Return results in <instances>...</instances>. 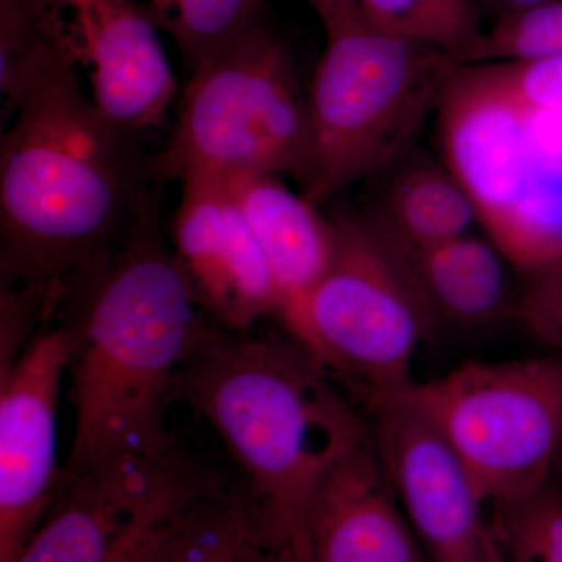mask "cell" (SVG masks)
<instances>
[{
	"instance_id": "1",
	"label": "cell",
	"mask_w": 562,
	"mask_h": 562,
	"mask_svg": "<svg viewBox=\"0 0 562 562\" xmlns=\"http://www.w3.org/2000/svg\"><path fill=\"white\" fill-rule=\"evenodd\" d=\"M162 192L165 183L155 181L105 265L66 294L76 301L69 316L76 427L61 484L105 458L179 450L166 408L181 366L210 327L162 236Z\"/></svg>"
},
{
	"instance_id": "2",
	"label": "cell",
	"mask_w": 562,
	"mask_h": 562,
	"mask_svg": "<svg viewBox=\"0 0 562 562\" xmlns=\"http://www.w3.org/2000/svg\"><path fill=\"white\" fill-rule=\"evenodd\" d=\"M155 181L138 136L102 114L77 69L41 85L0 138L2 288L60 308L117 249Z\"/></svg>"
},
{
	"instance_id": "3",
	"label": "cell",
	"mask_w": 562,
	"mask_h": 562,
	"mask_svg": "<svg viewBox=\"0 0 562 562\" xmlns=\"http://www.w3.org/2000/svg\"><path fill=\"white\" fill-rule=\"evenodd\" d=\"M297 339L209 328L181 366L173 398L220 436L241 472V495L266 542L312 562L308 516L325 476L369 432Z\"/></svg>"
},
{
	"instance_id": "4",
	"label": "cell",
	"mask_w": 562,
	"mask_h": 562,
	"mask_svg": "<svg viewBox=\"0 0 562 562\" xmlns=\"http://www.w3.org/2000/svg\"><path fill=\"white\" fill-rule=\"evenodd\" d=\"M436 124L443 165L513 268L562 260V102L528 95L506 61L457 63Z\"/></svg>"
},
{
	"instance_id": "5",
	"label": "cell",
	"mask_w": 562,
	"mask_h": 562,
	"mask_svg": "<svg viewBox=\"0 0 562 562\" xmlns=\"http://www.w3.org/2000/svg\"><path fill=\"white\" fill-rule=\"evenodd\" d=\"M306 91V149L299 192L316 206L413 149L438 110L452 55L376 31L364 16L338 22Z\"/></svg>"
},
{
	"instance_id": "6",
	"label": "cell",
	"mask_w": 562,
	"mask_h": 562,
	"mask_svg": "<svg viewBox=\"0 0 562 562\" xmlns=\"http://www.w3.org/2000/svg\"><path fill=\"white\" fill-rule=\"evenodd\" d=\"M306 92L284 41L262 24L203 58L181 98L168 143L150 155L161 183L301 172Z\"/></svg>"
},
{
	"instance_id": "7",
	"label": "cell",
	"mask_w": 562,
	"mask_h": 562,
	"mask_svg": "<svg viewBox=\"0 0 562 562\" xmlns=\"http://www.w3.org/2000/svg\"><path fill=\"white\" fill-rule=\"evenodd\" d=\"M335 250L290 335L368 398L414 383V357L436 325L405 262L358 211L338 210Z\"/></svg>"
},
{
	"instance_id": "8",
	"label": "cell",
	"mask_w": 562,
	"mask_h": 562,
	"mask_svg": "<svg viewBox=\"0 0 562 562\" xmlns=\"http://www.w3.org/2000/svg\"><path fill=\"white\" fill-rule=\"evenodd\" d=\"M412 394L464 462L487 505L552 484L562 449V358L469 361Z\"/></svg>"
},
{
	"instance_id": "9",
	"label": "cell",
	"mask_w": 562,
	"mask_h": 562,
	"mask_svg": "<svg viewBox=\"0 0 562 562\" xmlns=\"http://www.w3.org/2000/svg\"><path fill=\"white\" fill-rule=\"evenodd\" d=\"M214 483L180 450L105 458L61 484L16 562H135L151 536Z\"/></svg>"
},
{
	"instance_id": "10",
	"label": "cell",
	"mask_w": 562,
	"mask_h": 562,
	"mask_svg": "<svg viewBox=\"0 0 562 562\" xmlns=\"http://www.w3.org/2000/svg\"><path fill=\"white\" fill-rule=\"evenodd\" d=\"M368 403L373 446L428 562H505L491 506L412 384Z\"/></svg>"
},
{
	"instance_id": "11",
	"label": "cell",
	"mask_w": 562,
	"mask_h": 562,
	"mask_svg": "<svg viewBox=\"0 0 562 562\" xmlns=\"http://www.w3.org/2000/svg\"><path fill=\"white\" fill-rule=\"evenodd\" d=\"M69 319L32 336L0 376V562H16L61 484L57 409L72 360Z\"/></svg>"
},
{
	"instance_id": "12",
	"label": "cell",
	"mask_w": 562,
	"mask_h": 562,
	"mask_svg": "<svg viewBox=\"0 0 562 562\" xmlns=\"http://www.w3.org/2000/svg\"><path fill=\"white\" fill-rule=\"evenodd\" d=\"M172 249L202 312L225 330L244 331L261 317L279 316L271 268L225 181H181Z\"/></svg>"
},
{
	"instance_id": "13",
	"label": "cell",
	"mask_w": 562,
	"mask_h": 562,
	"mask_svg": "<svg viewBox=\"0 0 562 562\" xmlns=\"http://www.w3.org/2000/svg\"><path fill=\"white\" fill-rule=\"evenodd\" d=\"M90 68L91 99L122 131L157 127L176 95V77L157 25L135 0H54Z\"/></svg>"
},
{
	"instance_id": "14",
	"label": "cell",
	"mask_w": 562,
	"mask_h": 562,
	"mask_svg": "<svg viewBox=\"0 0 562 562\" xmlns=\"http://www.w3.org/2000/svg\"><path fill=\"white\" fill-rule=\"evenodd\" d=\"M312 562H428L371 430L325 476L308 516Z\"/></svg>"
},
{
	"instance_id": "15",
	"label": "cell",
	"mask_w": 562,
	"mask_h": 562,
	"mask_svg": "<svg viewBox=\"0 0 562 562\" xmlns=\"http://www.w3.org/2000/svg\"><path fill=\"white\" fill-rule=\"evenodd\" d=\"M225 184L269 262L279 317L291 333L306 295L330 265L335 225L276 173H244Z\"/></svg>"
},
{
	"instance_id": "16",
	"label": "cell",
	"mask_w": 562,
	"mask_h": 562,
	"mask_svg": "<svg viewBox=\"0 0 562 562\" xmlns=\"http://www.w3.org/2000/svg\"><path fill=\"white\" fill-rule=\"evenodd\" d=\"M394 249L436 325L473 330L516 317L520 290L513 284V265L490 236L471 232L419 249Z\"/></svg>"
},
{
	"instance_id": "17",
	"label": "cell",
	"mask_w": 562,
	"mask_h": 562,
	"mask_svg": "<svg viewBox=\"0 0 562 562\" xmlns=\"http://www.w3.org/2000/svg\"><path fill=\"white\" fill-rule=\"evenodd\" d=\"M372 179L376 184L362 216L397 249L460 238L480 224L468 191L442 161L409 149Z\"/></svg>"
},
{
	"instance_id": "18",
	"label": "cell",
	"mask_w": 562,
	"mask_h": 562,
	"mask_svg": "<svg viewBox=\"0 0 562 562\" xmlns=\"http://www.w3.org/2000/svg\"><path fill=\"white\" fill-rule=\"evenodd\" d=\"M135 562H301L266 542L238 490L220 483L151 536Z\"/></svg>"
},
{
	"instance_id": "19",
	"label": "cell",
	"mask_w": 562,
	"mask_h": 562,
	"mask_svg": "<svg viewBox=\"0 0 562 562\" xmlns=\"http://www.w3.org/2000/svg\"><path fill=\"white\" fill-rule=\"evenodd\" d=\"M85 66L65 10L54 0H0L2 124L13 120L41 85Z\"/></svg>"
},
{
	"instance_id": "20",
	"label": "cell",
	"mask_w": 562,
	"mask_h": 562,
	"mask_svg": "<svg viewBox=\"0 0 562 562\" xmlns=\"http://www.w3.org/2000/svg\"><path fill=\"white\" fill-rule=\"evenodd\" d=\"M268 0H149L144 3L157 27L172 36L194 68L210 54L266 24Z\"/></svg>"
},
{
	"instance_id": "21",
	"label": "cell",
	"mask_w": 562,
	"mask_h": 562,
	"mask_svg": "<svg viewBox=\"0 0 562 562\" xmlns=\"http://www.w3.org/2000/svg\"><path fill=\"white\" fill-rule=\"evenodd\" d=\"M376 31L427 44L458 60L482 36L479 0H358Z\"/></svg>"
},
{
	"instance_id": "22",
	"label": "cell",
	"mask_w": 562,
	"mask_h": 562,
	"mask_svg": "<svg viewBox=\"0 0 562 562\" xmlns=\"http://www.w3.org/2000/svg\"><path fill=\"white\" fill-rule=\"evenodd\" d=\"M491 519L505 562H562L560 487L491 506Z\"/></svg>"
},
{
	"instance_id": "23",
	"label": "cell",
	"mask_w": 562,
	"mask_h": 562,
	"mask_svg": "<svg viewBox=\"0 0 562 562\" xmlns=\"http://www.w3.org/2000/svg\"><path fill=\"white\" fill-rule=\"evenodd\" d=\"M562 54V0L542 3L484 29L457 63L532 60Z\"/></svg>"
},
{
	"instance_id": "24",
	"label": "cell",
	"mask_w": 562,
	"mask_h": 562,
	"mask_svg": "<svg viewBox=\"0 0 562 562\" xmlns=\"http://www.w3.org/2000/svg\"><path fill=\"white\" fill-rule=\"evenodd\" d=\"M516 319L535 338L562 358V260L527 276Z\"/></svg>"
},
{
	"instance_id": "25",
	"label": "cell",
	"mask_w": 562,
	"mask_h": 562,
	"mask_svg": "<svg viewBox=\"0 0 562 562\" xmlns=\"http://www.w3.org/2000/svg\"><path fill=\"white\" fill-rule=\"evenodd\" d=\"M306 2L316 11L324 27H330L333 24L362 14L358 0H306Z\"/></svg>"
},
{
	"instance_id": "26",
	"label": "cell",
	"mask_w": 562,
	"mask_h": 562,
	"mask_svg": "<svg viewBox=\"0 0 562 562\" xmlns=\"http://www.w3.org/2000/svg\"><path fill=\"white\" fill-rule=\"evenodd\" d=\"M547 2L552 0H479V5H486L495 14V22H498Z\"/></svg>"
},
{
	"instance_id": "27",
	"label": "cell",
	"mask_w": 562,
	"mask_h": 562,
	"mask_svg": "<svg viewBox=\"0 0 562 562\" xmlns=\"http://www.w3.org/2000/svg\"><path fill=\"white\" fill-rule=\"evenodd\" d=\"M557 476L558 483H560V490L562 491V449L560 458H558L557 469H554V475Z\"/></svg>"
},
{
	"instance_id": "28",
	"label": "cell",
	"mask_w": 562,
	"mask_h": 562,
	"mask_svg": "<svg viewBox=\"0 0 562 562\" xmlns=\"http://www.w3.org/2000/svg\"><path fill=\"white\" fill-rule=\"evenodd\" d=\"M135 2H138V0H135ZM144 2H146V3H147V2H149V0H144Z\"/></svg>"
}]
</instances>
